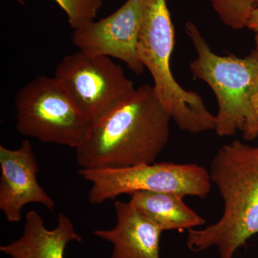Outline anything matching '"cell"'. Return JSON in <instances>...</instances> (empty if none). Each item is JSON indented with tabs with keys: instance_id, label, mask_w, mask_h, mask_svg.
I'll use <instances>...</instances> for the list:
<instances>
[{
	"instance_id": "cell-1",
	"label": "cell",
	"mask_w": 258,
	"mask_h": 258,
	"mask_svg": "<svg viewBox=\"0 0 258 258\" xmlns=\"http://www.w3.org/2000/svg\"><path fill=\"white\" fill-rule=\"evenodd\" d=\"M171 118L149 84L136 88L90 125L76 149L81 169H113L154 163L170 139Z\"/></svg>"
},
{
	"instance_id": "cell-2",
	"label": "cell",
	"mask_w": 258,
	"mask_h": 258,
	"mask_svg": "<svg viewBox=\"0 0 258 258\" xmlns=\"http://www.w3.org/2000/svg\"><path fill=\"white\" fill-rule=\"evenodd\" d=\"M209 173L223 200V213L215 223L188 230L186 244L195 252L215 246L220 258H234L258 233V147L238 140L225 144Z\"/></svg>"
},
{
	"instance_id": "cell-3",
	"label": "cell",
	"mask_w": 258,
	"mask_h": 258,
	"mask_svg": "<svg viewBox=\"0 0 258 258\" xmlns=\"http://www.w3.org/2000/svg\"><path fill=\"white\" fill-rule=\"evenodd\" d=\"M175 32L166 0H146L137 55L152 76L154 92L178 128L191 134L215 131L216 117L201 96L181 87L173 76L171 54Z\"/></svg>"
},
{
	"instance_id": "cell-4",
	"label": "cell",
	"mask_w": 258,
	"mask_h": 258,
	"mask_svg": "<svg viewBox=\"0 0 258 258\" xmlns=\"http://www.w3.org/2000/svg\"><path fill=\"white\" fill-rule=\"evenodd\" d=\"M185 25L197 53L190 71L211 88L218 104L215 132L220 137L235 135L250 115L258 91L257 57L254 52L244 57L217 55L195 23Z\"/></svg>"
},
{
	"instance_id": "cell-5",
	"label": "cell",
	"mask_w": 258,
	"mask_h": 258,
	"mask_svg": "<svg viewBox=\"0 0 258 258\" xmlns=\"http://www.w3.org/2000/svg\"><path fill=\"white\" fill-rule=\"evenodd\" d=\"M15 106L19 133L45 143L76 149L91 124L55 77L38 76L27 83Z\"/></svg>"
},
{
	"instance_id": "cell-6",
	"label": "cell",
	"mask_w": 258,
	"mask_h": 258,
	"mask_svg": "<svg viewBox=\"0 0 258 258\" xmlns=\"http://www.w3.org/2000/svg\"><path fill=\"white\" fill-rule=\"evenodd\" d=\"M78 173L91 183L88 199L93 205L141 191L205 199L212 187L209 171L195 164L152 163L113 169H81Z\"/></svg>"
},
{
	"instance_id": "cell-7",
	"label": "cell",
	"mask_w": 258,
	"mask_h": 258,
	"mask_svg": "<svg viewBox=\"0 0 258 258\" xmlns=\"http://www.w3.org/2000/svg\"><path fill=\"white\" fill-rule=\"evenodd\" d=\"M54 77L91 123L114 109L136 88L111 57L80 50L62 58Z\"/></svg>"
},
{
	"instance_id": "cell-8",
	"label": "cell",
	"mask_w": 258,
	"mask_h": 258,
	"mask_svg": "<svg viewBox=\"0 0 258 258\" xmlns=\"http://www.w3.org/2000/svg\"><path fill=\"white\" fill-rule=\"evenodd\" d=\"M146 0H126L114 13L73 32L71 42L79 50L123 61L134 74H143L137 42Z\"/></svg>"
},
{
	"instance_id": "cell-9",
	"label": "cell",
	"mask_w": 258,
	"mask_h": 258,
	"mask_svg": "<svg viewBox=\"0 0 258 258\" xmlns=\"http://www.w3.org/2000/svg\"><path fill=\"white\" fill-rule=\"evenodd\" d=\"M0 210L8 222H20L28 204L53 210L55 202L37 181L39 165L30 141L25 139L15 149L0 146Z\"/></svg>"
},
{
	"instance_id": "cell-10",
	"label": "cell",
	"mask_w": 258,
	"mask_h": 258,
	"mask_svg": "<svg viewBox=\"0 0 258 258\" xmlns=\"http://www.w3.org/2000/svg\"><path fill=\"white\" fill-rule=\"evenodd\" d=\"M116 222L110 230H96L94 235L113 245L111 258H160L163 231L129 203L114 202Z\"/></svg>"
},
{
	"instance_id": "cell-11",
	"label": "cell",
	"mask_w": 258,
	"mask_h": 258,
	"mask_svg": "<svg viewBox=\"0 0 258 258\" xmlns=\"http://www.w3.org/2000/svg\"><path fill=\"white\" fill-rule=\"evenodd\" d=\"M69 217L59 213L55 228L48 230L43 219L35 210L25 215L23 235L18 240L0 247L11 258H64L67 244L81 242Z\"/></svg>"
},
{
	"instance_id": "cell-12",
	"label": "cell",
	"mask_w": 258,
	"mask_h": 258,
	"mask_svg": "<svg viewBox=\"0 0 258 258\" xmlns=\"http://www.w3.org/2000/svg\"><path fill=\"white\" fill-rule=\"evenodd\" d=\"M130 196L131 205L163 232L189 230L206 222L184 203V197L179 194L141 191Z\"/></svg>"
},
{
	"instance_id": "cell-13",
	"label": "cell",
	"mask_w": 258,
	"mask_h": 258,
	"mask_svg": "<svg viewBox=\"0 0 258 258\" xmlns=\"http://www.w3.org/2000/svg\"><path fill=\"white\" fill-rule=\"evenodd\" d=\"M224 25L238 30L247 27L258 0H208Z\"/></svg>"
},
{
	"instance_id": "cell-14",
	"label": "cell",
	"mask_w": 258,
	"mask_h": 258,
	"mask_svg": "<svg viewBox=\"0 0 258 258\" xmlns=\"http://www.w3.org/2000/svg\"><path fill=\"white\" fill-rule=\"evenodd\" d=\"M67 15L71 28L76 30L94 21L103 0H54Z\"/></svg>"
},
{
	"instance_id": "cell-15",
	"label": "cell",
	"mask_w": 258,
	"mask_h": 258,
	"mask_svg": "<svg viewBox=\"0 0 258 258\" xmlns=\"http://www.w3.org/2000/svg\"><path fill=\"white\" fill-rule=\"evenodd\" d=\"M243 138L251 141L258 137V111H252L242 127Z\"/></svg>"
},
{
	"instance_id": "cell-16",
	"label": "cell",
	"mask_w": 258,
	"mask_h": 258,
	"mask_svg": "<svg viewBox=\"0 0 258 258\" xmlns=\"http://www.w3.org/2000/svg\"><path fill=\"white\" fill-rule=\"evenodd\" d=\"M246 28L252 30L254 33L258 34V6L249 17Z\"/></svg>"
},
{
	"instance_id": "cell-17",
	"label": "cell",
	"mask_w": 258,
	"mask_h": 258,
	"mask_svg": "<svg viewBox=\"0 0 258 258\" xmlns=\"http://www.w3.org/2000/svg\"><path fill=\"white\" fill-rule=\"evenodd\" d=\"M252 111H258V91L257 93H256V94L254 95L253 99H252V111H251V113H252Z\"/></svg>"
},
{
	"instance_id": "cell-18",
	"label": "cell",
	"mask_w": 258,
	"mask_h": 258,
	"mask_svg": "<svg viewBox=\"0 0 258 258\" xmlns=\"http://www.w3.org/2000/svg\"><path fill=\"white\" fill-rule=\"evenodd\" d=\"M255 50L254 51V52L258 58V34H255Z\"/></svg>"
}]
</instances>
